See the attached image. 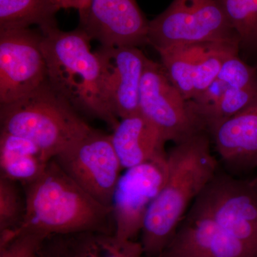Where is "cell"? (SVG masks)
<instances>
[{
    "mask_svg": "<svg viewBox=\"0 0 257 257\" xmlns=\"http://www.w3.org/2000/svg\"><path fill=\"white\" fill-rule=\"evenodd\" d=\"M24 186L23 219L14 229L0 234V245L28 232L48 237L87 231L114 234L112 207L101 204L88 194L55 159L38 178Z\"/></svg>",
    "mask_w": 257,
    "mask_h": 257,
    "instance_id": "cell-1",
    "label": "cell"
},
{
    "mask_svg": "<svg viewBox=\"0 0 257 257\" xmlns=\"http://www.w3.org/2000/svg\"><path fill=\"white\" fill-rule=\"evenodd\" d=\"M218 162L211 154L209 135H193L167 153L165 183L152 203L143 230L145 257L157 256L175 234L187 209L217 173Z\"/></svg>",
    "mask_w": 257,
    "mask_h": 257,
    "instance_id": "cell-2",
    "label": "cell"
},
{
    "mask_svg": "<svg viewBox=\"0 0 257 257\" xmlns=\"http://www.w3.org/2000/svg\"><path fill=\"white\" fill-rule=\"evenodd\" d=\"M41 34L49 85L76 111L114 128L119 120L106 102L101 64L91 50V39L80 28L64 32L57 26Z\"/></svg>",
    "mask_w": 257,
    "mask_h": 257,
    "instance_id": "cell-3",
    "label": "cell"
},
{
    "mask_svg": "<svg viewBox=\"0 0 257 257\" xmlns=\"http://www.w3.org/2000/svg\"><path fill=\"white\" fill-rule=\"evenodd\" d=\"M1 131L35 143L50 160L92 127L47 82L29 95L1 105Z\"/></svg>",
    "mask_w": 257,
    "mask_h": 257,
    "instance_id": "cell-4",
    "label": "cell"
},
{
    "mask_svg": "<svg viewBox=\"0 0 257 257\" xmlns=\"http://www.w3.org/2000/svg\"><path fill=\"white\" fill-rule=\"evenodd\" d=\"M206 42L240 45L219 0H173L149 23L148 44L156 50Z\"/></svg>",
    "mask_w": 257,
    "mask_h": 257,
    "instance_id": "cell-5",
    "label": "cell"
},
{
    "mask_svg": "<svg viewBox=\"0 0 257 257\" xmlns=\"http://www.w3.org/2000/svg\"><path fill=\"white\" fill-rule=\"evenodd\" d=\"M189 210L210 218L257 251V187L253 180L217 172Z\"/></svg>",
    "mask_w": 257,
    "mask_h": 257,
    "instance_id": "cell-6",
    "label": "cell"
},
{
    "mask_svg": "<svg viewBox=\"0 0 257 257\" xmlns=\"http://www.w3.org/2000/svg\"><path fill=\"white\" fill-rule=\"evenodd\" d=\"M54 159L88 194L112 207L113 196L123 169L110 135L92 128Z\"/></svg>",
    "mask_w": 257,
    "mask_h": 257,
    "instance_id": "cell-7",
    "label": "cell"
},
{
    "mask_svg": "<svg viewBox=\"0 0 257 257\" xmlns=\"http://www.w3.org/2000/svg\"><path fill=\"white\" fill-rule=\"evenodd\" d=\"M140 111L167 143L179 144L203 131L188 101L162 64L147 57L140 92Z\"/></svg>",
    "mask_w": 257,
    "mask_h": 257,
    "instance_id": "cell-8",
    "label": "cell"
},
{
    "mask_svg": "<svg viewBox=\"0 0 257 257\" xmlns=\"http://www.w3.org/2000/svg\"><path fill=\"white\" fill-rule=\"evenodd\" d=\"M42 34L30 28L0 29V104H10L47 82Z\"/></svg>",
    "mask_w": 257,
    "mask_h": 257,
    "instance_id": "cell-9",
    "label": "cell"
},
{
    "mask_svg": "<svg viewBox=\"0 0 257 257\" xmlns=\"http://www.w3.org/2000/svg\"><path fill=\"white\" fill-rule=\"evenodd\" d=\"M239 44L206 42L157 50L167 75L187 101L202 94L214 82L224 61L239 53Z\"/></svg>",
    "mask_w": 257,
    "mask_h": 257,
    "instance_id": "cell-10",
    "label": "cell"
},
{
    "mask_svg": "<svg viewBox=\"0 0 257 257\" xmlns=\"http://www.w3.org/2000/svg\"><path fill=\"white\" fill-rule=\"evenodd\" d=\"M167 175V156L126 170L120 176L112 199L114 235L121 241L134 240Z\"/></svg>",
    "mask_w": 257,
    "mask_h": 257,
    "instance_id": "cell-11",
    "label": "cell"
},
{
    "mask_svg": "<svg viewBox=\"0 0 257 257\" xmlns=\"http://www.w3.org/2000/svg\"><path fill=\"white\" fill-rule=\"evenodd\" d=\"M149 23L137 0H92L79 14V28L101 47L148 44Z\"/></svg>",
    "mask_w": 257,
    "mask_h": 257,
    "instance_id": "cell-12",
    "label": "cell"
},
{
    "mask_svg": "<svg viewBox=\"0 0 257 257\" xmlns=\"http://www.w3.org/2000/svg\"><path fill=\"white\" fill-rule=\"evenodd\" d=\"M101 64L106 102L118 119L140 112V92L147 57L138 47H100L96 51Z\"/></svg>",
    "mask_w": 257,
    "mask_h": 257,
    "instance_id": "cell-13",
    "label": "cell"
},
{
    "mask_svg": "<svg viewBox=\"0 0 257 257\" xmlns=\"http://www.w3.org/2000/svg\"><path fill=\"white\" fill-rule=\"evenodd\" d=\"M155 257H257L207 216L189 210L172 239Z\"/></svg>",
    "mask_w": 257,
    "mask_h": 257,
    "instance_id": "cell-14",
    "label": "cell"
},
{
    "mask_svg": "<svg viewBox=\"0 0 257 257\" xmlns=\"http://www.w3.org/2000/svg\"><path fill=\"white\" fill-rule=\"evenodd\" d=\"M209 135L225 165L237 170L257 167V100L218 124Z\"/></svg>",
    "mask_w": 257,
    "mask_h": 257,
    "instance_id": "cell-15",
    "label": "cell"
},
{
    "mask_svg": "<svg viewBox=\"0 0 257 257\" xmlns=\"http://www.w3.org/2000/svg\"><path fill=\"white\" fill-rule=\"evenodd\" d=\"M111 144L124 170L165 158L166 142L141 113L119 119L110 135Z\"/></svg>",
    "mask_w": 257,
    "mask_h": 257,
    "instance_id": "cell-16",
    "label": "cell"
},
{
    "mask_svg": "<svg viewBox=\"0 0 257 257\" xmlns=\"http://www.w3.org/2000/svg\"><path fill=\"white\" fill-rule=\"evenodd\" d=\"M60 257H143L141 242L121 241L114 234L87 231L51 236Z\"/></svg>",
    "mask_w": 257,
    "mask_h": 257,
    "instance_id": "cell-17",
    "label": "cell"
},
{
    "mask_svg": "<svg viewBox=\"0 0 257 257\" xmlns=\"http://www.w3.org/2000/svg\"><path fill=\"white\" fill-rule=\"evenodd\" d=\"M50 161L35 143L1 131V177L25 185L38 178Z\"/></svg>",
    "mask_w": 257,
    "mask_h": 257,
    "instance_id": "cell-18",
    "label": "cell"
},
{
    "mask_svg": "<svg viewBox=\"0 0 257 257\" xmlns=\"http://www.w3.org/2000/svg\"><path fill=\"white\" fill-rule=\"evenodd\" d=\"M58 8L52 0H0V29L30 28L41 31L57 27Z\"/></svg>",
    "mask_w": 257,
    "mask_h": 257,
    "instance_id": "cell-19",
    "label": "cell"
},
{
    "mask_svg": "<svg viewBox=\"0 0 257 257\" xmlns=\"http://www.w3.org/2000/svg\"><path fill=\"white\" fill-rule=\"evenodd\" d=\"M219 2L239 37L240 47L257 50V0Z\"/></svg>",
    "mask_w": 257,
    "mask_h": 257,
    "instance_id": "cell-20",
    "label": "cell"
},
{
    "mask_svg": "<svg viewBox=\"0 0 257 257\" xmlns=\"http://www.w3.org/2000/svg\"><path fill=\"white\" fill-rule=\"evenodd\" d=\"M25 202L20 196L16 182L0 178V234L14 229L25 214Z\"/></svg>",
    "mask_w": 257,
    "mask_h": 257,
    "instance_id": "cell-21",
    "label": "cell"
},
{
    "mask_svg": "<svg viewBox=\"0 0 257 257\" xmlns=\"http://www.w3.org/2000/svg\"><path fill=\"white\" fill-rule=\"evenodd\" d=\"M48 236L23 233L0 245V257H37Z\"/></svg>",
    "mask_w": 257,
    "mask_h": 257,
    "instance_id": "cell-22",
    "label": "cell"
},
{
    "mask_svg": "<svg viewBox=\"0 0 257 257\" xmlns=\"http://www.w3.org/2000/svg\"><path fill=\"white\" fill-rule=\"evenodd\" d=\"M92 0H56V6L59 10L74 9L79 14L84 13L90 6Z\"/></svg>",
    "mask_w": 257,
    "mask_h": 257,
    "instance_id": "cell-23",
    "label": "cell"
},
{
    "mask_svg": "<svg viewBox=\"0 0 257 257\" xmlns=\"http://www.w3.org/2000/svg\"><path fill=\"white\" fill-rule=\"evenodd\" d=\"M37 257H60L50 237L44 243Z\"/></svg>",
    "mask_w": 257,
    "mask_h": 257,
    "instance_id": "cell-24",
    "label": "cell"
},
{
    "mask_svg": "<svg viewBox=\"0 0 257 257\" xmlns=\"http://www.w3.org/2000/svg\"><path fill=\"white\" fill-rule=\"evenodd\" d=\"M253 183L255 184V185H256V187H257V177H256V178L253 179Z\"/></svg>",
    "mask_w": 257,
    "mask_h": 257,
    "instance_id": "cell-25",
    "label": "cell"
},
{
    "mask_svg": "<svg viewBox=\"0 0 257 257\" xmlns=\"http://www.w3.org/2000/svg\"><path fill=\"white\" fill-rule=\"evenodd\" d=\"M52 3H53L54 4H55V5L56 6V0H52ZM56 7H57V6H56Z\"/></svg>",
    "mask_w": 257,
    "mask_h": 257,
    "instance_id": "cell-26",
    "label": "cell"
},
{
    "mask_svg": "<svg viewBox=\"0 0 257 257\" xmlns=\"http://www.w3.org/2000/svg\"><path fill=\"white\" fill-rule=\"evenodd\" d=\"M256 68H257V65H256Z\"/></svg>",
    "mask_w": 257,
    "mask_h": 257,
    "instance_id": "cell-27",
    "label": "cell"
}]
</instances>
